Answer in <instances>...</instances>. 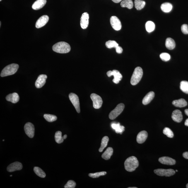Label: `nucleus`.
Here are the masks:
<instances>
[{"instance_id": "1", "label": "nucleus", "mask_w": 188, "mask_h": 188, "mask_svg": "<svg viewBox=\"0 0 188 188\" xmlns=\"http://www.w3.org/2000/svg\"><path fill=\"white\" fill-rule=\"evenodd\" d=\"M139 166V162L137 158L134 156L128 158L124 162V167L126 170L128 172H132Z\"/></svg>"}, {"instance_id": "2", "label": "nucleus", "mask_w": 188, "mask_h": 188, "mask_svg": "<svg viewBox=\"0 0 188 188\" xmlns=\"http://www.w3.org/2000/svg\"><path fill=\"white\" fill-rule=\"evenodd\" d=\"M53 51L59 54H66L71 51L69 44L64 42L57 43L53 46Z\"/></svg>"}, {"instance_id": "3", "label": "nucleus", "mask_w": 188, "mask_h": 188, "mask_svg": "<svg viewBox=\"0 0 188 188\" xmlns=\"http://www.w3.org/2000/svg\"><path fill=\"white\" fill-rule=\"evenodd\" d=\"M19 68V65L17 64H12L8 65L1 71V77H4L14 74L18 71Z\"/></svg>"}, {"instance_id": "4", "label": "nucleus", "mask_w": 188, "mask_h": 188, "mask_svg": "<svg viewBox=\"0 0 188 188\" xmlns=\"http://www.w3.org/2000/svg\"><path fill=\"white\" fill-rule=\"evenodd\" d=\"M143 75V71L141 67H138L134 70L131 77L130 82L133 85L137 84L141 81Z\"/></svg>"}, {"instance_id": "5", "label": "nucleus", "mask_w": 188, "mask_h": 188, "mask_svg": "<svg viewBox=\"0 0 188 188\" xmlns=\"http://www.w3.org/2000/svg\"><path fill=\"white\" fill-rule=\"evenodd\" d=\"M124 104L121 103L118 104L115 108L111 111L109 115V118L113 120L120 115L124 110Z\"/></svg>"}, {"instance_id": "6", "label": "nucleus", "mask_w": 188, "mask_h": 188, "mask_svg": "<svg viewBox=\"0 0 188 188\" xmlns=\"http://www.w3.org/2000/svg\"><path fill=\"white\" fill-rule=\"evenodd\" d=\"M154 173L161 176L170 177L175 174V171L172 169H158L154 170Z\"/></svg>"}, {"instance_id": "7", "label": "nucleus", "mask_w": 188, "mask_h": 188, "mask_svg": "<svg viewBox=\"0 0 188 188\" xmlns=\"http://www.w3.org/2000/svg\"><path fill=\"white\" fill-rule=\"evenodd\" d=\"M90 98L93 102L94 108L98 109L102 107L103 102L99 95L95 93H92L90 95Z\"/></svg>"}, {"instance_id": "8", "label": "nucleus", "mask_w": 188, "mask_h": 188, "mask_svg": "<svg viewBox=\"0 0 188 188\" xmlns=\"http://www.w3.org/2000/svg\"><path fill=\"white\" fill-rule=\"evenodd\" d=\"M69 99L74 106L78 113L80 112L79 99L77 95L74 93H71L69 95Z\"/></svg>"}, {"instance_id": "9", "label": "nucleus", "mask_w": 188, "mask_h": 188, "mask_svg": "<svg viewBox=\"0 0 188 188\" xmlns=\"http://www.w3.org/2000/svg\"><path fill=\"white\" fill-rule=\"evenodd\" d=\"M107 74L109 77L112 76H114V78L113 80V81L115 84L119 83L122 78V74L119 71L116 70H114L113 71H109L107 72Z\"/></svg>"}, {"instance_id": "10", "label": "nucleus", "mask_w": 188, "mask_h": 188, "mask_svg": "<svg viewBox=\"0 0 188 188\" xmlns=\"http://www.w3.org/2000/svg\"><path fill=\"white\" fill-rule=\"evenodd\" d=\"M24 129L25 134L30 138L34 137L35 134V127L34 125L30 122L25 125Z\"/></svg>"}, {"instance_id": "11", "label": "nucleus", "mask_w": 188, "mask_h": 188, "mask_svg": "<svg viewBox=\"0 0 188 188\" xmlns=\"http://www.w3.org/2000/svg\"><path fill=\"white\" fill-rule=\"evenodd\" d=\"M110 23L112 28L115 30H120L122 28L121 22L117 16L111 17L110 18Z\"/></svg>"}, {"instance_id": "12", "label": "nucleus", "mask_w": 188, "mask_h": 188, "mask_svg": "<svg viewBox=\"0 0 188 188\" xmlns=\"http://www.w3.org/2000/svg\"><path fill=\"white\" fill-rule=\"evenodd\" d=\"M49 17L47 15H43L37 20L36 23V27L40 28L46 25L49 20Z\"/></svg>"}, {"instance_id": "13", "label": "nucleus", "mask_w": 188, "mask_h": 188, "mask_svg": "<svg viewBox=\"0 0 188 188\" xmlns=\"http://www.w3.org/2000/svg\"><path fill=\"white\" fill-rule=\"evenodd\" d=\"M23 167V165L21 163L15 162L8 165L7 169L8 172H12L15 171L21 170Z\"/></svg>"}, {"instance_id": "14", "label": "nucleus", "mask_w": 188, "mask_h": 188, "mask_svg": "<svg viewBox=\"0 0 188 188\" xmlns=\"http://www.w3.org/2000/svg\"><path fill=\"white\" fill-rule=\"evenodd\" d=\"M47 78V76L46 75L41 74L39 75L36 81V88L38 89L42 88L45 84Z\"/></svg>"}, {"instance_id": "15", "label": "nucleus", "mask_w": 188, "mask_h": 188, "mask_svg": "<svg viewBox=\"0 0 188 188\" xmlns=\"http://www.w3.org/2000/svg\"><path fill=\"white\" fill-rule=\"evenodd\" d=\"M89 15L87 12L83 13L82 15L80 25L83 29H86L88 27L89 23Z\"/></svg>"}, {"instance_id": "16", "label": "nucleus", "mask_w": 188, "mask_h": 188, "mask_svg": "<svg viewBox=\"0 0 188 188\" xmlns=\"http://www.w3.org/2000/svg\"><path fill=\"white\" fill-rule=\"evenodd\" d=\"M158 161L163 165H175L176 163L175 160L167 156L161 157L158 159Z\"/></svg>"}, {"instance_id": "17", "label": "nucleus", "mask_w": 188, "mask_h": 188, "mask_svg": "<svg viewBox=\"0 0 188 188\" xmlns=\"http://www.w3.org/2000/svg\"><path fill=\"white\" fill-rule=\"evenodd\" d=\"M172 119L175 122L180 123L183 120L182 113L179 110H174L172 113Z\"/></svg>"}, {"instance_id": "18", "label": "nucleus", "mask_w": 188, "mask_h": 188, "mask_svg": "<svg viewBox=\"0 0 188 188\" xmlns=\"http://www.w3.org/2000/svg\"><path fill=\"white\" fill-rule=\"evenodd\" d=\"M148 137V132L145 131H142L138 133L137 137V141L138 143L141 144L146 141Z\"/></svg>"}, {"instance_id": "19", "label": "nucleus", "mask_w": 188, "mask_h": 188, "mask_svg": "<svg viewBox=\"0 0 188 188\" xmlns=\"http://www.w3.org/2000/svg\"><path fill=\"white\" fill-rule=\"evenodd\" d=\"M6 100L8 102H10L13 104L16 103L19 100V96L16 93L10 94L6 97Z\"/></svg>"}, {"instance_id": "20", "label": "nucleus", "mask_w": 188, "mask_h": 188, "mask_svg": "<svg viewBox=\"0 0 188 188\" xmlns=\"http://www.w3.org/2000/svg\"><path fill=\"white\" fill-rule=\"evenodd\" d=\"M47 3V0H37L32 5V9L37 10L42 8Z\"/></svg>"}, {"instance_id": "21", "label": "nucleus", "mask_w": 188, "mask_h": 188, "mask_svg": "<svg viewBox=\"0 0 188 188\" xmlns=\"http://www.w3.org/2000/svg\"><path fill=\"white\" fill-rule=\"evenodd\" d=\"M155 96V93L153 91L149 92L143 98L142 102L143 105H146L149 104Z\"/></svg>"}, {"instance_id": "22", "label": "nucleus", "mask_w": 188, "mask_h": 188, "mask_svg": "<svg viewBox=\"0 0 188 188\" xmlns=\"http://www.w3.org/2000/svg\"><path fill=\"white\" fill-rule=\"evenodd\" d=\"M172 104L175 106L180 108L185 107L187 104V102L183 99L174 100Z\"/></svg>"}, {"instance_id": "23", "label": "nucleus", "mask_w": 188, "mask_h": 188, "mask_svg": "<svg viewBox=\"0 0 188 188\" xmlns=\"http://www.w3.org/2000/svg\"><path fill=\"white\" fill-rule=\"evenodd\" d=\"M111 126L113 129L115 130V132L117 134H122L123 132L124 131L125 127L124 126H121L119 123H118L117 124L113 123L111 124Z\"/></svg>"}, {"instance_id": "24", "label": "nucleus", "mask_w": 188, "mask_h": 188, "mask_svg": "<svg viewBox=\"0 0 188 188\" xmlns=\"http://www.w3.org/2000/svg\"><path fill=\"white\" fill-rule=\"evenodd\" d=\"M113 153V149L111 147L108 148L102 155V158L105 160H109Z\"/></svg>"}, {"instance_id": "25", "label": "nucleus", "mask_w": 188, "mask_h": 188, "mask_svg": "<svg viewBox=\"0 0 188 188\" xmlns=\"http://www.w3.org/2000/svg\"><path fill=\"white\" fill-rule=\"evenodd\" d=\"M166 47L169 49L172 50L175 48L176 44L175 41L171 38H168L165 41Z\"/></svg>"}, {"instance_id": "26", "label": "nucleus", "mask_w": 188, "mask_h": 188, "mask_svg": "<svg viewBox=\"0 0 188 188\" xmlns=\"http://www.w3.org/2000/svg\"><path fill=\"white\" fill-rule=\"evenodd\" d=\"M121 6L122 8H126L131 9L134 6V3L132 0H124L121 2Z\"/></svg>"}, {"instance_id": "27", "label": "nucleus", "mask_w": 188, "mask_h": 188, "mask_svg": "<svg viewBox=\"0 0 188 188\" xmlns=\"http://www.w3.org/2000/svg\"><path fill=\"white\" fill-rule=\"evenodd\" d=\"M161 8L164 12L168 13L172 11V6L171 4L169 3H165L161 5Z\"/></svg>"}, {"instance_id": "28", "label": "nucleus", "mask_w": 188, "mask_h": 188, "mask_svg": "<svg viewBox=\"0 0 188 188\" xmlns=\"http://www.w3.org/2000/svg\"><path fill=\"white\" fill-rule=\"evenodd\" d=\"M109 138L107 136H105L102 138V141L101 144L99 151L100 152H102L103 150L107 147L108 143L109 141Z\"/></svg>"}, {"instance_id": "29", "label": "nucleus", "mask_w": 188, "mask_h": 188, "mask_svg": "<svg viewBox=\"0 0 188 188\" xmlns=\"http://www.w3.org/2000/svg\"><path fill=\"white\" fill-rule=\"evenodd\" d=\"M134 3L135 7L138 10L142 9L146 4L145 1L141 0H135Z\"/></svg>"}, {"instance_id": "30", "label": "nucleus", "mask_w": 188, "mask_h": 188, "mask_svg": "<svg viewBox=\"0 0 188 188\" xmlns=\"http://www.w3.org/2000/svg\"><path fill=\"white\" fill-rule=\"evenodd\" d=\"M147 31L148 32H151L154 30L155 25L153 22L148 21L147 22L145 25Z\"/></svg>"}, {"instance_id": "31", "label": "nucleus", "mask_w": 188, "mask_h": 188, "mask_svg": "<svg viewBox=\"0 0 188 188\" xmlns=\"http://www.w3.org/2000/svg\"><path fill=\"white\" fill-rule=\"evenodd\" d=\"M34 170L35 173L40 177L45 178L46 176V174L43 170L41 169L38 167H34Z\"/></svg>"}, {"instance_id": "32", "label": "nucleus", "mask_w": 188, "mask_h": 188, "mask_svg": "<svg viewBox=\"0 0 188 188\" xmlns=\"http://www.w3.org/2000/svg\"><path fill=\"white\" fill-rule=\"evenodd\" d=\"M55 139L56 143H61L64 141V139L62 136V132L60 131L56 132L55 135Z\"/></svg>"}, {"instance_id": "33", "label": "nucleus", "mask_w": 188, "mask_h": 188, "mask_svg": "<svg viewBox=\"0 0 188 188\" xmlns=\"http://www.w3.org/2000/svg\"><path fill=\"white\" fill-rule=\"evenodd\" d=\"M180 89L184 93L188 94V82L182 81L180 84Z\"/></svg>"}, {"instance_id": "34", "label": "nucleus", "mask_w": 188, "mask_h": 188, "mask_svg": "<svg viewBox=\"0 0 188 188\" xmlns=\"http://www.w3.org/2000/svg\"><path fill=\"white\" fill-rule=\"evenodd\" d=\"M106 47L108 48L111 49L112 48H117L119 46V44L114 40H109L106 43Z\"/></svg>"}, {"instance_id": "35", "label": "nucleus", "mask_w": 188, "mask_h": 188, "mask_svg": "<svg viewBox=\"0 0 188 188\" xmlns=\"http://www.w3.org/2000/svg\"><path fill=\"white\" fill-rule=\"evenodd\" d=\"M44 117L46 120L49 122H54L57 119V117L56 115L49 114H44Z\"/></svg>"}, {"instance_id": "36", "label": "nucleus", "mask_w": 188, "mask_h": 188, "mask_svg": "<svg viewBox=\"0 0 188 188\" xmlns=\"http://www.w3.org/2000/svg\"><path fill=\"white\" fill-rule=\"evenodd\" d=\"M163 133L168 137L172 138L174 137V134L173 132L168 128H165L163 129Z\"/></svg>"}, {"instance_id": "37", "label": "nucleus", "mask_w": 188, "mask_h": 188, "mask_svg": "<svg viewBox=\"0 0 188 188\" xmlns=\"http://www.w3.org/2000/svg\"><path fill=\"white\" fill-rule=\"evenodd\" d=\"M106 174L107 172H96L95 173H90L89 174V176L92 178H97L101 176L105 175Z\"/></svg>"}, {"instance_id": "38", "label": "nucleus", "mask_w": 188, "mask_h": 188, "mask_svg": "<svg viewBox=\"0 0 188 188\" xmlns=\"http://www.w3.org/2000/svg\"><path fill=\"white\" fill-rule=\"evenodd\" d=\"M160 57L161 59L164 61H168L170 59V54L167 53H162L160 55Z\"/></svg>"}, {"instance_id": "39", "label": "nucleus", "mask_w": 188, "mask_h": 188, "mask_svg": "<svg viewBox=\"0 0 188 188\" xmlns=\"http://www.w3.org/2000/svg\"><path fill=\"white\" fill-rule=\"evenodd\" d=\"M76 186V183L74 181L70 180L68 181L65 185V188H74Z\"/></svg>"}, {"instance_id": "40", "label": "nucleus", "mask_w": 188, "mask_h": 188, "mask_svg": "<svg viewBox=\"0 0 188 188\" xmlns=\"http://www.w3.org/2000/svg\"><path fill=\"white\" fill-rule=\"evenodd\" d=\"M181 30L184 34H188V25L186 24L183 25L181 27Z\"/></svg>"}, {"instance_id": "41", "label": "nucleus", "mask_w": 188, "mask_h": 188, "mask_svg": "<svg viewBox=\"0 0 188 188\" xmlns=\"http://www.w3.org/2000/svg\"><path fill=\"white\" fill-rule=\"evenodd\" d=\"M116 51L117 54H121L123 52V49L122 47L118 46L117 48H116Z\"/></svg>"}, {"instance_id": "42", "label": "nucleus", "mask_w": 188, "mask_h": 188, "mask_svg": "<svg viewBox=\"0 0 188 188\" xmlns=\"http://www.w3.org/2000/svg\"><path fill=\"white\" fill-rule=\"evenodd\" d=\"M183 155L184 158L188 159V152H185L183 153Z\"/></svg>"}, {"instance_id": "43", "label": "nucleus", "mask_w": 188, "mask_h": 188, "mask_svg": "<svg viewBox=\"0 0 188 188\" xmlns=\"http://www.w3.org/2000/svg\"><path fill=\"white\" fill-rule=\"evenodd\" d=\"M112 1L114 3H117L120 2L122 0H112Z\"/></svg>"}, {"instance_id": "44", "label": "nucleus", "mask_w": 188, "mask_h": 188, "mask_svg": "<svg viewBox=\"0 0 188 188\" xmlns=\"http://www.w3.org/2000/svg\"><path fill=\"white\" fill-rule=\"evenodd\" d=\"M185 125L188 126V119H186L185 122Z\"/></svg>"}, {"instance_id": "45", "label": "nucleus", "mask_w": 188, "mask_h": 188, "mask_svg": "<svg viewBox=\"0 0 188 188\" xmlns=\"http://www.w3.org/2000/svg\"><path fill=\"white\" fill-rule=\"evenodd\" d=\"M185 113L186 115L188 116V109H185Z\"/></svg>"}, {"instance_id": "46", "label": "nucleus", "mask_w": 188, "mask_h": 188, "mask_svg": "<svg viewBox=\"0 0 188 188\" xmlns=\"http://www.w3.org/2000/svg\"><path fill=\"white\" fill-rule=\"evenodd\" d=\"M63 139H65L67 138V135L66 134H65L64 136L62 137Z\"/></svg>"}, {"instance_id": "47", "label": "nucleus", "mask_w": 188, "mask_h": 188, "mask_svg": "<svg viewBox=\"0 0 188 188\" xmlns=\"http://www.w3.org/2000/svg\"><path fill=\"white\" fill-rule=\"evenodd\" d=\"M128 188H137V187H129Z\"/></svg>"}, {"instance_id": "48", "label": "nucleus", "mask_w": 188, "mask_h": 188, "mask_svg": "<svg viewBox=\"0 0 188 188\" xmlns=\"http://www.w3.org/2000/svg\"><path fill=\"white\" fill-rule=\"evenodd\" d=\"M186 188H188V183L186 185Z\"/></svg>"}, {"instance_id": "49", "label": "nucleus", "mask_w": 188, "mask_h": 188, "mask_svg": "<svg viewBox=\"0 0 188 188\" xmlns=\"http://www.w3.org/2000/svg\"><path fill=\"white\" fill-rule=\"evenodd\" d=\"M176 172H178V170H176Z\"/></svg>"}, {"instance_id": "50", "label": "nucleus", "mask_w": 188, "mask_h": 188, "mask_svg": "<svg viewBox=\"0 0 188 188\" xmlns=\"http://www.w3.org/2000/svg\"><path fill=\"white\" fill-rule=\"evenodd\" d=\"M10 176V177H12V175H11V176Z\"/></svg>"}, {"instance_id": "51", "label": "nucleus", "mask_w": 188, "mask_h": 188, "mask_svg": "<svg viewBox=\"0 0 188 188\" xmlns=\"http://www.w3.org/2000/svg\"><path fill=\"white\" fill-rule=\"evenodd\" d=\"M1 24H0V25H1Z\"/></svg>"}, {"instance_id": "52", "label": "nucleus", "mask_w": 188, "mask_h": 188, "mask_svg": "<svg viewBox=\"0 0 188 188\" xmlns=\"http://www.w3.org/2000/svg\"><path fill=\"white\" fill-rule=\"evenodd\" d=\"M3 141H4V140H3Z\"/></svg>"}, {"instance_id": "53", "label": "nucleus", "mask_w": 188, "mask_h": 188, "mask_svg": "<svg viewBox=\"0 0 188 188\" xmlns=\"http://www.w3.org/2000/svg\"><path fill=\"white\" fill-rule=\"evenodd\" d=\"M2 0H0V1H1Z\"/></svg>"}]
</instances>
